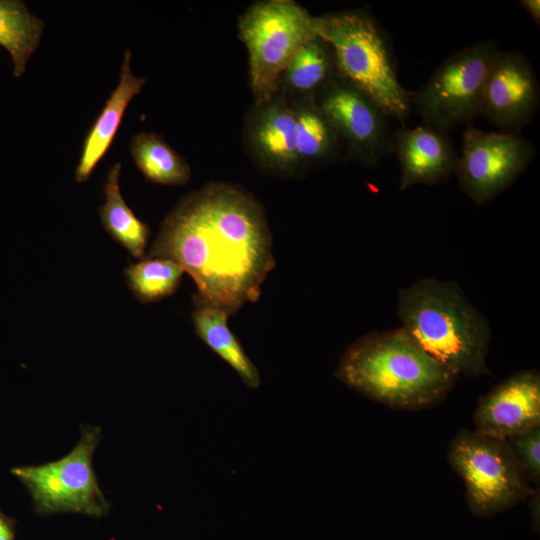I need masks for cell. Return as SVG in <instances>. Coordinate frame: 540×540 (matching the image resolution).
Here are the masks:
<instances>
[{"label":"cell","mask_w":540,"mask_h":540,"mask_svg":"<svg viewBox=\"0 0 540 540\" xmlns=\"http://www.w3.org/2000/svg\"><path fill=\"white\" fill-rule=\"evenodd\" d=\"M146 257L179 264L196 284V299L229 316L259 299L276 264L261 204L246 190L218 182L179 201Z\"/></svg>","instance_id":"obj_1"},{"label":"cell","mask_w":540,"mask_h":540,"mask_svg":"<svg viewBox=\"0 0 540 540\" xmlns=\"http://www.w3.org/2000/svg\"><path fill=\"white\" fill-rule=\"evenodd\" d=\"M397 315L409 339L457 376L491 375L490 325L456 282L429 277L402 288Z\"/></svg>","instance_id":"obj_2"},{"label":"cell","mask_w":540,"mask_h":540,"mask_svg":"<svg viewBox=\"0 0 540 540\" xmlns=\"http://www.w3.org/2000/svg\"><path fill=\"white\" fill-rule=\"evenodd\" d=\"M335 376L374 401L408 410L439 402L458 377L420 350L400 327L353 342Z\"/></svg>","instance_id":"obj_3"},{"label":"cell","mask_w":540,"mask_h":540,"mask_svg":"<svg viewBox=\"0 0 540 540\" xmlns=\"http://www.w3.org/2000/svg\"><path fill=\"white\" fill-rule=\"evenodd\" d=\"M316 32L331 46L337 73L404 124L411 93L398 80L389 38L377 20L360 10L331 13L317 17Z\"/></svg>","instance_id":"obj_4"},{"label":"cell","mask_w":540,"mask_h":540,"mask_svg":"<svg viewBox=\"0 0 540 540\" xmlns=\"http://www.w3.org/2000/svg\"><path fill=\"white\" fill-rule=\"evenodd\" d=\"M317 17L291 0H268L251 6L239 20L249 52L250 83L258 105L268 104L298 50L318 37Z\"/></svg>","instance_id":"obj_5"},{"label":"cell","mask_w":540,"mask_h":540,"mask_svg":"<svg viewBox=\"0 0 540 540\" xmlns=\"http://www.w3.org/2000/svg\"><path fill=\"white\" fill-rule=\"evenodd\" d=\"M447 459L466 487L472 514L490 517L532 492L506 440L463 429L449 444Z\"/></svg>","instance_id":"obj_6"},{"label":"cell","mask_w":540,"mask_h":540,"mask_svg":"<svg viewBox=\"0 0 540 540\" xmlns=\"http://www.w3.org/2000/svg\"><path fill=\"white\" fill-rule=\"evenodd\" d=\"M499 51L493 39L469 45L448 57L411 93L412 108L424 124L447 132L481 116L486 78Z\"/></svg>","instance_id":"obj_7"},{"label":"cell","mask_w":540,"mask_h":540,"mask_svg":"<svg viewBox=\"0 0 540 540\" xmlns=\"http://www.w3.org/2000/svg\"><path fill=\"white\" fill-rule=\"evenodd\" d=\"M100 432L99 427L83 428L79 442L63 458L12 470L30 491L38 513L75 512L101 517L108 511L92 467Z\"/></svg>","instance_id":"obj_8"},{"label":"cell","mask_w":540,"mask_h":540,"mask_svg":"<svg viewBox=\"0 0 540 540\" xmlns=\"http://www.w3.org/2000/svg\"><path fill=\"white\" fill-rule=\"evenodd\" d=\"M462 138L455 176L461 190L480 206L508 189L537 154L520 133L486 132L469 126Z\"/></svg>","instance_id":"obj_9"},{"label":"cell","mask_w":540,"mask_h":540,"mask_svg":"<svg viewBox=\"0 0 540 540\" xmlns=\"http://www.w3.org/2000/svg\"><path fill=\"white\" fill-rule=\"evenodd\" d=\"M320 92L317 106L339 138L346 140L348 159L375 167L390 154V118L370 97L337 72Z\"/></svg>","instance_id":"obj_10"},{"label":"cell","mask_w":540,"mask_h":540,"mask_svg":"<svg viewBox=\"0 0 540 540\" xmlns=\"http://www.w3.org/2000/svg\"><path fill=\"white\" fill-rule=\"evenodd\" d=\"M539 105V82L530 60L521 51L500 50L486 78L481 116L501 132L520 133Z\"/></svg>","instance_id":"obj_11"},{"label":"cell","mask_w":540,"mask_h":540,"mask_svg":"<svg viewBox=\"0 0 540 540\" xmlns=\"http://www.w3.org/2000/svg\"><path fill=\"white\" fill-rule=\"evenodd\" d=\"M474 431L506 440L540 426V374L521 370L483 396L474 411Z\"/></svg>","instance_id":"obj_12"},{"label":"cell","mask_w":540,"mask_h":540,"mask_svg":"<svg viewBox=\"0 0 540 540\" xmlns=\"http://www.w3.org/2000/svg\"><path fill=\"white\" fill-rule=\"evenodd\" d=\"M390 154L400 164L399 190L413 185L435 186L455 175L458 155L445 131L423 124L392 132Z\"/></svg>","instance_id":"obj_13"},{"label":"cell","mask_w":540,"mask_h":540,"mask_svg":"<svg viewBox=\"0 0 540 540\" xmlns=\"http://www.w3.org/2000/svg\"><path fill=\"white\" fill-rule=\"evenodd\" d=\"M131 58L130 50L126 49L118 85L112 91L84 138L80 158L75 169V179L79 183L89 179L98 163L105 156L117 134L128 104L134 96L141 92L146 83L145 78L137 77L132 73Z\"/></svg>","instance_id":"obj_14"},{"label":"cell","mask_w":540,"mask_h":540,"mask_svg":"<svg viewBox=\"0 0 540 540\" xmlns=\"http://www.w3.org/2000/svg\"><path fill=\"white\" fill-rule=\"evenodd\" d=\"M195 304L191 317L197 336L238 374L248 388H258L260 373L228 328L229 315L196 298Z\"/></svg>","instance_id":"obj_15"},{"label":"cell","mask_w":540,"mask_h":540,"mask_svg":"<svg viewBox=\"0 0 540 540\" xmlns=\"http://www.w3.org/2000/svg\"><path fill=\"white\" fill-rule=\"evenodd\" d=\"M252 142L261 158L273 167L286 170L298 164L294 110L278 103L267 106L255 122Z\"/></svg>","instance_id":"obj_16"},{"label":"cell","mask_w":540,"mask_h":540,"mask_svg":"<svg viewBox=\"0 0 540 540\" xmlns=\"http://www.w3.org/2000/svg\"><path fill=\"white\" fill-rule=\"evenodd\" d=\"M120 171L121 164L117 162L108 172L103 186L105 203L98 210L100 221L106 232L130 255L144 258L150 229L123 200L119 186Z\"/></svg>","instance_id":"obj_17"},{"label":"cell","mask_w":540,"mask_h":540,"mask_svg":"<svg viewBox=\"0 0 540 540\" xmlns=\"http://www.w3.org/2000/svg\"><path fill=\"white\" fill-rule=\"evenodd\" d=\"M44 26L23 1L0 0V46L9 52L16 77L23 75L28 59L39 46Z\"/></svg>","instance_id":"obj_18"},{"label":"cell","mask_w":540,"mask_h":540,"mask_svg":"<svg viewBox=\"0 0 540 540\" xmlns=\"http://www.w3.org/2000/svg\"><path fill=\"white\" fill-rule=\"evenodd\" d=\"M130 153L140 172L150 182L184 185L190 179L189 165L156 133L136 134L130 143Z\"/></svg>","instance_id":"obj_19"},{"label":"cell","mask_w":540,"mask_h":540,"mask_svg":"<svg viewBox=\"0 0 540 540\" xmlns=\"http://www.w3.org/2000/svg\"><path fill=\"white\" fill-rule=\"evenodd\" d=\"M128 287L142 303L158 302L177 290L183 268L164 258H144L125 269Z\"/></svg>","instance_id":"obj_20"},{"label":"cell","mask_w":540,"mask_h":540,"mask_svg":"<svg viewBox=\"0 0 540 540\" xmlns=\"http://www.w3.org/2000/svg\"><path fill=\"white\" fill-rule=\"evenodd\" d=\"M285 72L292 88L312 94L337 72L334 52L327 42L316 37L298 50Z\"/></svg>","instance_id":"obj_21"},{"label":"cell","mask_w":540,"mask_h":540,"mask_svg":"<svg viewBox=\"0 0 540 540\" xmlns=\"http://www.w3.org/2000/svg\"><path fill=\"white\" fill-rule=\"evenodd\" d=\"M294 113L296 148L300 162L320 161L334 155L340 138L317 104L311 101L299 106Z\"/></svg>","instance_id":"obj_22"},{"label":"cell","mask_w":540,"mask_h":540,"mask_svg":"<svg viewBox=\"0 0 540 540\" xmlns=\"http://www.w3.org/2000/svg\"><path fill=\"white\" fill-rule=\"evenodd\" d=\"M513 456L529 484L540 482V426L506 439Z\"/></svg>","instance_id":"obj_23"},{"label":"cell","mask_w":540,"mask_h":540,"mask_svg":"<svg viewBox=\"0 0 540 540\" xmlns=\"http://www.w3.org/2000/svg\"><path fill=\"white\" fill-rule=\"evenodd\" d=\"M520 5L531 16L537 25L540 23V2L539 0H521Z\"/></svg>","instance_id":"obj_24"},{"label":"cell","mask_w":540,"mask_h":540,"mask_svg":"<svg viewBox=\"0 0 540 540\" xmlns=\"http://www.w3.org/2000/svg\"><path fill=\"white\" fill-rule=\"evenodd\" d=\"M530 497V510L534 528L539 529V489H533Z\"/></svg>","instance_id":"obj_25"},{"label":"cell","mask_w":540,"mask_h":540,"mask_svg":"<svg viewBox=\"0 0 540 540\" xmlns=\"http://www.w3.org/2000/svg\"><path fill=\"white\" fill-rule=\"evenodd\" d=\"M0 540H13V532L10 524L0 513Z\"/></svg>","instance_id":"obj_26"}]
</instances>
